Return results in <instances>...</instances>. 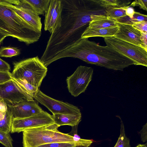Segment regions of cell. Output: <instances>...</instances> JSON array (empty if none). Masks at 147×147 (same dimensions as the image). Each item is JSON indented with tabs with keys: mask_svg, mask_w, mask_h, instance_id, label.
Instances as JSON below:
<instances>
[{
	"mask_svg": "<svg viewBox=\"0 0 147 147\" xmlns=\"http://www.w3.org/2000/svg\"><path fill=\"white\" fill-rule=\"evenodd\" d=\"M63 5L60 27L51 34L40 59L46 67L57 54L81 39L92 20L106 16L100 0H61Z\"/></svg>",
	"mask_w": 147,
	"mask_h": 147,
	"instance_id": "obj_1",
	"label": "cell"
},
{
	"mask_svg": "<svg viewBox=\"0 0 147 147\" xmlns=\"http://www.w3.org/2000/svg\"><path fill=\"white\" fill-rule=\"evenodd\" d=\"M67 57L78 58L88 64L116 71H123L135 64L132 60L112 48L100 45L88 38H81L60 52L52 59L51 63Z\"/></svg>",
	"mask_w": 147,
	"mask_h": 147,
	"instance_id": "obj_2",
	"label": "cell"
},
{
	"mask_svg": "<svg viewBox=\"0 0 147 147\" xmlns=\"http://www.w3.org/2000/svg\"><path fill=\"white\" fill-rule=\"evenodd\" d=\"M0 31L28 45L38 41L41 35V31L25 21L3 0H0Z\"/></svg>",
	"mask_w": 147,
	"mask_h": 147,
	"instance_id": "obj_3",
	"label": "cell"
},
{
	"mask_svg": "<svg viewBox=\"0 0 147 147\" xmlns=\"http://www.w3.org/2000/svg\"><path fill=\"white\" fill-rule=\"evenodd\" d=\"M59 127L54 123L24 130L23 131V147H37L56 142H77L73 136L59 131Z\"/></svg>",
	"mask_w": 147,
	"mask_h": 147,
	"instance_id": "obj_4",
	"label": "cell"
},
{
	"mask_svg": "<svg viewBox=\"0 0 147 147\" xmlns=\"http://www.w3.org/2000/svg\"><path fill=\"white\" fill-rule=\"evenodd\" d=\"M12 78L25 81L39 88L46 75L47 68L38 56L13 63Z\"/></svg>",
	"mask_w": 147,
	"mask_h": 147,
	"instance_id": "obj_5",
	"label": "cell"
},
{
	"mask_svg": "<svg viewBox=\"0 0 147 147\" xmlns=\"http://www.w3.org/2000/svg\"><path fill=\"white\" fill-rule=\"evenodd\" d=\"M107 46L133 61L135 65L147 66V50L140 47L113 37L105 38Z\"/></svg>",
	"mask_w": 147,
	"mask_h": 147,
	"instance_id": "obj_6",
	"label": "cell"
},
{
	"mask_svg": "<svg viewBox=\"0 0 147 147\" xmlns=\"http://www.w3.org/2000/svg\"><path fill=\"white\" fill-rule=\"evenodd\" d=\"M93 72L91 67L80 65L71 75L67 77V87L72 96L77 97L85 91L92 80Z\"/></svg>",
	"mask_w": 147,
	"mask_h": 147,
	"instance_id": "obj_7",
	"label": "cell"
},
{
	"mask_svg": "<svg viewBox=\"0 0 147 147\" xmlns=\"http://www.w3.org/2000/svg\"><path fill=\"white\" fill-rule=\"evenodd\" d=\"M34 99L47 108L53 115H82L80 110L78 107L53 99L44 94L39 89Z\"/></svg>",
	"mask_w": 147,
	"mask_h": 147,
	"instance_id": "obj_8",
	"label": "cell"
},
{
	"mask_svg": "<svg viewBox=\"0 0 147 147\" xmlns=\"http://www.w3.org/2000/svg\"><path fill=\"white\" fill-rule=\"evenodd\" d=\"M0 97L7 105H13L24 100H33L34 98L12 79L0 85Z\"/></svg>",
	"mask_w": 147,
	"mask_h": 147,
	"instance_id": "obj_9",
	"label": "cell"
},
{
	"mask_svg": "<svg viewBox=\"0 0 147 147\" xmlns=\"http://www.w3.org/2000/svg\"><path fill=\"white\" fill-rule=\"evenodd\" d=\"M54 123L52 115L43 111L29 117L13 119L10 132L19 133L28 129Z\"/></svg>",
	"mask_w": 147,
	"mask_h": 147,
	"instance_id": "obj_10",
	"label": "cell"
},
{
	"mask_svg": "<svg viewBox=\"0 0 147 147\" xmlns=\"http://www.w3.org/2000/svg\"><path fill=\"white\" fill-rule=\"evenodd\" d=\"M4 1L8 6L25 21L36 29L41 31V18L24 0H15L14 5Z\"/></svg>",
	"mask_w": 147,
	"mask_h": 147,
	"instance_id": "obj_11",
	"label": "cell"
},
{
	"mask_svg": "<svg viewBox=\"0 0 147 147\" xmlns=\"http://www.w3.org/2000/svg\"><path fill=\"white\" fill-rule=\"evenodd\" d=\"M63 5L61 0H51L45 14L44 30L50 34L61 26Z\"/></svg>",
	"mask_w": 147,
	"mask_h": 147,
	"instance_id": "obj_12",
	"label": "cell"
},
{
	"mask_svg": "<svg viewBox=\"0 0 147 147\" xmlns=\"http://www.w3.org/2000/svg\"><path fill=\"white\" fill-rule=\"evenodd\" d=\"M37 102L34 100H24L13 105H7L13 119H22L33 116L43 111Z\"/></svg>",
	"mask_w": 147,
	"mask_h": 147,
	"instance_id": "obj_13",
	"label": "cell"
},
{
	"mask_svg": "<svg viewBox=\"0 0 147 147\" xmlns=\"http://www.w3.org/2000/svg\"><path fill=\"white\" fill-rule=\"evenodd\" d=\"M118 30L113 37L142 47L147 50L141 40V32L132 25L117 22Z\"/></svg>",
	"mask_w": 147,
	"mask_h": 147,
	"instance_id": "obj_14",
	"label": "cell"
},
{
	"mask_svg": "<svg viewBox=\"0 0 147 147\" xmlns=\"http://www.w3.org/2000/svg\"><path fill=\"white\" fill-rule=\"evenodd\" d=\"M118 29V26L115 27L98 29L86 28L82 35L81 38L94 37H101L104 38L113 37Z\"/></svg>",
	"mask_w": 147,
	"mask_h": 147,
	"instance_id": "obj_15",
	"label": "cell"
},
{
	"mask_svg": "<svg viewBox=\"0 0 147 147\" xmlns=\"http://www.w3.org/2000/svg\"><path fill=\"white\" fill-rule=\"evenodd\" d=\"M54 123L59 127L68 125L71 127L78 125L81 120L82 115L63 114L52 115Z\"/></svg>",
	"mask_w": 147,
	"mask_h": 147,
	"instance_id": "obj_16",
	"label": "cell"
},
{
	"mask_svg": "<svg viewBox=\"0 0 147 147\" xmlns=\"http://www.w3.org/2000/svg\"><path fill=\"white\" fill-rule=\"evenodd\" d=\"M117 26L115 20L110 19L104 16L91 21L86 28L98 29L115 27Z\"/></svg>",
	"mask_w": 147,
	"mask_h": 147,
	"instance_id": "obj_17",
	"label": "cell"
},
{
	"mask_svg": "<svg viewBox=\"0 0 147 147\" xmlns=\"http://www.w3.org/2000/svg\"><path fill=\"white\" fill-rule=\"evenodd\" d=\"M24 2L38 16L44 15L51 0H24Z\"/></svg>",
	"mask_w": 147,
	"mask_h": 147,
	"instance_id": "obj_18",
	"label": "cell"
},
{
	"mask_svg": "<svg viewBox=\"0 0 147 147\" xmlns=\"http://www.w3.org/2000/svg\"><path fill=\"white\" fill-rule=\"evenodd\" d=\"M127 7H107L105 10L106 16L109 18L115 20L125 16H127L125 9Z\"/></svg>",
	"mask_w": 147,
	"mask_h": 147,
	"instance_id": "obj_19",
	"label": "cell"
},
{
	"mask_svg": "<svg viewBox=\"0 0 147 147\" xmlns=\"http://www.w3.org/2000/svg\"><path fill=\"white\" fill-rule=\"evenodd\" d=\"M13 119L12 113L8 108L4 118L0 120V130L9 133Z\"/></svg>",
	"mask_w": 147,
	"mask_h": 147,
	"instance_id": "obj_20",
	"label": "cell"
},
{
	"mask_svg": "<svg viewBox=\"0 0 147 147\" xmlns=\"http://www.w3.org/2000/svg\"><path fill=\"white\" fill-rule=\"evenodd\" d=\"M121 120L120 135L114 147H131L129 139L126 136L124 124L120 117Z\"/></svg>",
	"mask_w": 147,
	"mask_h": 147,
	"instance_id": "obj_21",
	"label": "cell"
},
{
	"mask_svg": "<svg viewBox=\"0 0 147 147\" xmlns=\"http://www.w3.org/2000/svg\"><path fill=\"white\" fill-rule=\"evenodd\" d=\"M101 5L108 7H121L128 6L131 1L129 0H100Z\"/></svg>",
	"mask_w": 147,
	"mask_h": 147,
	"instance_id": "obj_22",
	"label": "cell"
},
{
	"mask_svg": "<svg viewBox=\"0 0 147 147\" xmlns=\"http://www.w3.org/2000/svg\"><path fill=\"white\" fill-rule=\"evenodd\" d=\"M20 50L17 48L11 47H1L0 48V57H11L19 55Z\"/></svg>",
	"mask_w": 147,
	"mask_h": 147,
	"instance_id": "obj_23",
	"label": "cell"
},
{
	"mask_svg": "<svg viewBox=\"0 0 147 147\" xmlns=\"http://www.w3.org/2000/svg\"><path fill=\"white\" fill-rule=\"evenodd\" d=\"M12 79L24 89L34 98L39 88L32 86L25 81L13 78Z\"/></svg>",
	"mask_w": 147,
	"mask_h": 147,
	"instance_id": "obj_24",
	"label": "cell"
},
{
	"mask_svg": "<svg viewBox=\"0 0 147 147\" xmlns=\"http://www.w3.org/2000/svg\"><path fill=\"white\" fill-rule=\"evenodd\" d=\"M12 139L9 133L0 130V143L5 147H13Z\"/></svg>",
	"mask_w": 147,
	"mask_h": 147,
	"instance_id": "obj_25",
	"label": "cell"
},
{
	"mask_svg": "<svg viewBox=\"0 0 147 147\" xmlns=\"http://www.w3.org/2000/svg\"><path fill=\"white\" fill-rule=\"evenodd\" d=\"M76 143L56 142L43 144L37 147H74Z\"/></svg>",
	"mask_w": 147,
	"mask_h": 147,
	"instance_id": "obj_26",
	"label": "cell"
},
{
	"mask_svg": "<svg viewBox=\"0 0 147 147\" xmlns=\"http://www.w3.org/2000/svg\"><path fill=\"white\" fill-rule=\"evenodd\" d=\"M132 26L141 32L147 33V21L134 23Z\"/></svg>",
	"mask_w": 147,
	"mask_h": 147,
	"instance_id": "obj_27",
	"label": "cell"
},
{
	"mask_svg": "<svg viewBox=\"0 0 147 147\" xmlns=\"http://www.w3.org/2000/svg\"><path fill=\"white\" fill-rule=\"evenodd\" d=\"M12 79L9 71H0V85L3 84Z\"/></svg>",
	"mask_w": 147,
	"mask_h": 147,
	"instance_id": "obj_28",
	"label": "cell"
},
{
	"mask_svg": "<svg viewBox=\"0 0 147 147\" xmlns=\"http://www.w3.org/2000/svg\"><path fill=\"white\" fill-rule=\"evenodd\" d=\"M131 20L133 24L143 21H147V16L139 12L135 11L133 18Z\"/></svg>",
	"mask_w": 147,
	"mask_h": 147,
	"instance_id": "obj_29",
	"label": "cell"
},
{
	"mask_svg": "<svg viewBox=\"0 0 147 147\" xmlns=\"http://www.w3.org/2000/svg\"><path fill=\"white\" fill-rule=\"evenodd\" d=\"M130 6L135 7L139 6L144 10L147 11V0H136L132 2Z\"/></svg>",
	"mask_w": 147,
	"mask_h": 147,
	"instance_id": "obj_30",
	"label": "cell"
},
{
	"mask_svg": "<svg viewBox=\"0 0 147 147\" xmlns=\"http://www.w3.org/2000/svg\"><path fill=\"white\" fill-rule=\"evenodd\" d=\"M141 135L142 141L145 142L147 141V123L142 126V128L139 132Z\"/></svg>",
	"mask_w": 147,
	"mask_h": 147,
	"instance_id": "obj_31",
	"label": "cell"
},
{
	"mask_svg": "<svg viewBox=\"0 0 147 147\" xmlns=\"http://www.w3.org/2000/svg\"><path fill=\"white\" fill-rule=\"evenodd\" d=\"M117 22L132 25L133 24L131 19L129 17L126 16H125L115 20Z\"/></svg>",
	"mask_w": 147,
	"mask_h": 147,
	"instance_id": "obj_32",
	"label": "cell"
},
{
	"mask_svg": "<svg viewBox=\"0 0 147 147\" xmlns=\"http://www.w3.org/2000/svg\"><path fill=\"white\" fill-rule=\"evenodd\" d=\"M10 70L9 65L0 58V71H9Z\"/></svg>",
	"mask_w": 147,
	"mask_h": 147,
	"instance_id": "obj_33",
	"label": "cell"
},
{
	"mask_svg": "<svg viewBox=\"0 0 147 147\" xmlns=\"http://www.w3.org/2000/svg\"><path fill=\"white\" fill-rule=\"evenodd\" d=\"M93 141L91 140H88L84 142H78L76 143L74 147H88L91 145Z\"/></svg>",
	"mask_w": 147,
	"mask_h": 147,
	"instance_id": "obj_34",
	"label": "cell"
},
{
	"mask_svg": "<svg viewBox=\"0 0 147 147\" xmlns=\"http://www.w3.org/2000/svg\"><path fill=\"white\" fill-rule=\"evenodd\" d=\"M135 12L134 9L130 6H127L125 9L126 15L131 19L133 18Z\"/></svg>",
	"mask_w": 147,
	"mask_h": 147,
	"instance_id": "obj_35",
	"label": "cell"
},
{
	"mask_svg": "<svg viewBox=\"0 0 147 147\" xmlns=\"http://www.w3.org/2000/svg\"><path fill=\"white\" fill-rule=\"evenodd\" d=\"M8 107L3 99L0 97V111L5 113L8 109Z\"/></svg>",
	"mask_w": 147,
	"mask_h": 147,
	"instance_id": "obj_36",
	"label": "cell"
},
{
	"mask_svg": "<svg viewBox=\"0 0 147 147\" xmlns=\"http://www.w3.org/2000/svg\"><path fill=\"white\" fill-rule=\"evenodd\" d=\"M141 40L145 47L147 49V33L141 32Z\"/></svg>",
	"mask_w": 147,
	"mask_h": 147,
	"instance_id": "obj_37",
	"label": "cell"
},
{
	"mask_svg": "<svg viewBox=\"0 0 147 147\" xmlns=\"http://www.w3.org/2000/svg\"><path fill=\"white\" fill-rule=\"evenodd\" d=\"M6 37H7V36L0 31V44Z\"/></svg>",
	"mask_w": 147,
	"mask_h": 147,
	"instance_id": "obj_38",
	"label": "cell"
},
{
	"mask_svg": "<svg viewBox=\"0 0 147 147\" xmlns=\"http://www.w3.org/2000/svg\"><path fill=\"white\" fill-rule=\"evenodd\" d=\"M5 113L0 111V120L4 118Z\"/></svg>",
	"mask_w": 147,
	"mask_h": 147,
	"instance_id": "obj_39",
	"label": "cell"
},
{
	"mask_svg": "<svg viewBox=\"0 0 147 147\" xmlns=\"http://www.w3.org/2000/svg\"><path fill=\"white\" fill-rule=\"evenodd\" d=\"M136 147H147V143L145 144H139Z\"/></svg>",
	"mask_w": 147,
	"mask_h": 147,
	"instance_id": "obj_40",
	"label": "cell"
}]
</instances>
